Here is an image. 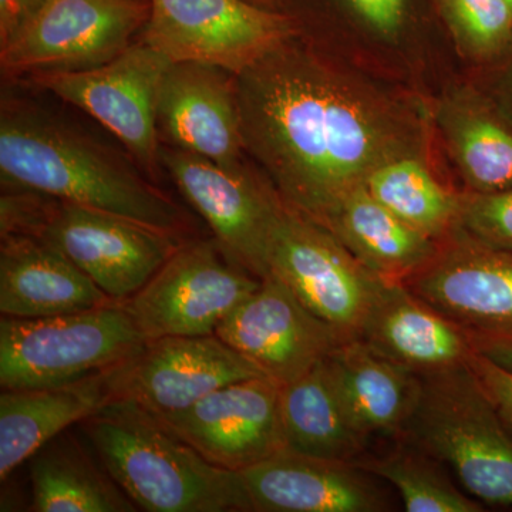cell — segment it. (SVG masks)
I'll use <instances>...</instances> for the list:
<instances>
[{
    "label": "cell",
    "mask_w": 512,
    "mask_h": 512,
    "mask_svg": "<svg viewBox=\"0 0 512 512\" xmlns=\"http://www.w3.org/2000/svg\"><path fill=\"white\" fill-rule=\"evenodd\" d=\"M237 86L245 150L286 204L313 221L377 165L410 151L392 106L291 42L239 73Z\"/></svg>",
    "instance_id": "cell-1"
},
{
    "label": "cell",
    "mask_w": 512,
    "mask_h": 512,
    "mask_svg": "<svg viewBox=\"0 0 512 512\" xmlns=\"http://www.w3.org/2000/svg\"><path fill=\"white\" fill-rule=\"evenodd\" d=\"M3 185L111 212L183 237L187 212L99 144L49 117L3 107L0 120Z\"/></svg>",
    "instance_id": "cell-2"
},
{
    "label": "cell",
    "mask_w": 512,
    "mask_h": 512,
    "mask_svg": "<svg viewBox=\"0 0 512 512\" xmlns=\"http://www.w3.org/2000/svg\"><path fill=\"white\" fill-rule=\"evenodd\" d=\"M80 427L99 463L140 510L251 511L239 473L205 460L140 404L113 400Z\"/></svg>",
    "instance_id": "cell-3"
},
{
    "label": "cell",
    "mask_w": 512,
    "mask_h": 512,
    "mask_svg": "<svg viewBox=\"0 0 512 512\" xmlns=\"http://www.w3.org/2000/svg\"><path fill=\"white\" fill-rule=\"evenodd\" d=\"M399 439L447 464L480 503L512 507V433L470 363L421 376Z\"/></svg>",
    "instance_id": "cell-4"
},
{
    "label": "cell",
    "mask_w": 512,
    "mask_h": 512,
    "mask_svg": "<svg viewBox=\"0 0 512 512\" xmlns=\"http://www.w3.org/2000/svg\"><path fill=\"white\" fill-rule=\"evenodd\" d=\"M123 303L90 311L0 320L2 390L59 386L127 362L146 345Z\"/></svg>",
    "instance_id": "cell-5"
},
{
    "label": "cell",
    "mask_w": 512,
    "mask_h": 512,
    "mask_svg": "<svg viewBox=\"0 0 512 512\" xmlns=\"http://www.w3.org/2000/svg\"><path fill=\"white\" fill-rule=\"evenodd\" d=\"M18 235L52 245L114 302L136 295L183 242L120 215L39 192L30 194Z\"/></svg>",
    "instance_id": "cell-6"
},
{
    "label": "cell",
    "mask_w": 512,
    "mask_h": 512,
    "mask_svg": "<svg viewBox=\"0 0 512 512\" xmlns=\"http://www.w3.org/2000/svg\"><path fill=\"white\" fill-rule=\"evenodd\" d=\"M268 268L269 275L346 339L360 338L386 284L328 228L288 204L272 235Z\"/></svg>",
    "instance_id": "cell-7"
},
{
    "label": "cell",
    "mask_w": 512,
    "mask_h": 512,
    "mask_svg": "<svg viewBox=\"0 0 512 512\" xmlns=\"http://www.w3.org/2000/svg\"><path fill=\"white\" fill-rule=\"evenodd\" d=\"M262 284L217 241H183L156 275L123 303L147 340L214 335Z\"/></svg>",
    "instance_id": "cell-8"
},
{
    "label": "cell",
    "mask_w": 512,
    "mask_h": 512,
    "mask_svg": "<svg viewBox=\"0 0 512 512\" xmlns=\"http://www.w3.org/2000/svg\"><path fill=\"white\" fill-rule=\"evenodd\" d=\"M293 32L291 19L248 0H150L141 42L171 63L211 64L238 76Z\"/></svg>",
    "instance_id": "cell-9"
},
{
    "label": "cell",
    "mask_w": 512,
    "mask_h": 512,
    "mask_svg": "<svg viewBox=\"0 0 512 512\" xmlns=\"http://www.w3.org/2000/svg\"><path fill=\"white\" fill-rule=\"evenodd\" d=\"M160 163L229 259L268 278L269 247L286 205L276 188L244 165L224 167L178 148H160Z\"/></svg>",
    "instance_id": "cell-10"
},
{
    "label": "cell",
    "mask_w": 512,
    "mask_h": 512,
    "mask_svg": "<svg viewBox=\"0 0 512 512\" xmlns=\"http://www.w3.org/2000/svg\"><path fill=\"white\" fill-rule=\"evenodd\" d=\"M170 60L144 42L110 62L33 74V83L79 107L110 130L148 173L160 163L157 99Z\"/></svg>",
    "instance_id": "cell-11"
},
{
    "label": "cell",
    "mask_w": 512,
    "mask_h": 512,
    "mask_svg": "<svg viewBox=\"0 0 512 512\" xmlns=\"http://www.w3.org/2000/svg\"><path fill=\"white\" fill-rule=\"evenodd\" d=\"M144 0H47L28 25L3 47L8 74L92 69L113 60L146 26Z\"/></svg>",
    "instance_id": "cell-12"
},
{
    "label": "cell",
    "mask_w": 512,
    "mask_h": 512,
    "mask_svg": "<svg viewBox=\"0 0 512 512\" xmlns=\"http://www.w3.org/2000/svg\"><path fill=\"white\" fill-rule=\"evenodd\" d=\"M157 417L205 460L235 473L286 448L281 386L266 376L228 384L181 412Z\"/></svg>",
    "instance_id": "cell-13"
},
{
    "label": "cell",
    "mask_w": 512,
    "mask_h": 512,
    "mask_svg": "<svg viewBox=\"0 0 512 512\" xmlns=\"http://www.w3.org/2000/svg\"><path fill=\"white\" fill-rule=\"evenodd\" d=\"M215 335L279 386L305 375L349 340L272 275L222 320Z\"/></svg>",
    "instance_id": "cell-14"
},
{
    "label": "cell",
    "mask_w": 512,
    "mask_h": 512,
    "mask_svg": "<svg viewBox=\"0 0 512 512\" xmlns=\"http://www.w3.org/2000/svg\"><path fill=\"white\" fill-rule=\"evenodd\" d=\"M265 376L217 335L147 340L117 373V399L140 404L156 416L187 409L221 387Z\"/></svg>",
    "instance_id": "cell-15"
},
{
    "label": "cell",
    "mask_w": 512,
    "mask_h": 512,
    "mask_svg": "<svg viewBox=\"0 0 512 512\" xmlns=\"http://www.w3.org/2000/svg\"><path fill=\"white\" fill-rule=\"evenodd\" d=\"M403 285L470 332H512V252L461 229Z\"/></svg>",
    "instance_id": "cell-16"
},
{
    "label": "cell",
    "mask_w": 512,
    "mask_h": 512,
    "mask_svg": "<svg viewBox=\"0 0 512 512\" xmlns=\"http://www.w3.org/2000/svg\"><path fill=\"white\" fill-rule=\"evenodd\" d=\"M157 130L165 146L224 167L242 165L237 76L211 64L171 63L158 92Z\"/></svg>",
    "instance_id": "cell-17"
},
{
    "label": "cell",
    "mask_w": 512,
    "mask_h": 512,
    "mask_svg": "<svg viewBox=\"0 0 512 512\" xmlns=\"http://www.w3.org/2000/svg\"><path fill=\"white\" fill-rule=\"evenodd\" d=\"M258 512H380L390 503L373 474L352 461L284 448L239 473Z\"/></svg>",
    "instance_id": "cell-18"
},
{
    "label": "cell",
    "mask_w": 512,
    "mask_h": 512,
    "mask_svg": "<svg viewBox=\"0 0 512 512\" xmlns=\"http://www.w3.org/2000/svg\"><path fill=\"white\" fill-rule=\"evenodd\" d=\"M359 339L420 376L466 366L476 355L466 328L393 282L383 285Z\"/></svg>",
    "instance_id": "cell-19"
},
{
    "label": "cell",
    "mask_w": 512,
    "mask_h": 512,
    "mask_svg": "<svg viewBox=\"0 0 512 512\" xmlns=\"http://www.w3.org/2000/svg\"><path fill=\"white\" fill-rule=\"evenodd\" d=\"M119 367L59 386L2 390L0 480L5 483L50 440L116 400Z\"/></svg>",
    "instance_id": "cell-20"
},
{
    "label": "cell",
    "mask_w": 512,
    "mask_h": 512,
    "mask_svg": "<svg viewBox=\"0 0 512 512\" xmlns=\"http://www.w3.org/2000/svg\"><path fill=\"white\" fill-rule=\"evenodd\" d=\"M114 303L82 269L42 239L8 235L0 247V313L49 318Z\"/></svg>",
    "instance_id": "cell-21"
},
{
    "label": "cell",
    "mask_w": 512,
    "mask_h": 512,
    "mask_svg": "<svg viewBox=\"0 0 512 512\" xmlns=\"http://www.w3.org/2000/svg\"><path fill=\"white\" fill-rule=\"evenodd\" d=\"M325 363L357 429L369 439L402 436L419 400L420 375L362 339L346 340Z\"/></svg>",
    "instance_id": "cell-22"
},
{
    "label": "cell",
    "mask_w": 512,
    "mask_h": 512,
    "mask_svg": "<svg viewBox=\"0 0 512 512\" xmlns=\"http://www.w3.org/2000/svg\"><path fill=\"white\" fill-rule=\"evenodd\" d=\"M316 222L328 228L370 272L393 284H404L420 272L440 248V242L387 210L365 185L350 191Z\"/></svg>",
    "instance_id": "cell-23"
},
{
    "label": "cell",
    "mask_w": 512,
    "mask_h": 512,
    "mask_svg": "<svg viewBox=\"0 0 512 512\" xmlns=\"http://www.w3.org/2000/svg\"><path fill=\"white\" fill-rule=\"evenodd\" d=\"M35 512H134L137 505L96 463L73 434L63 431L30 457Z\"/></svg>",
    "instance_id": "cell-24"
},
{
    "label": "cell",
    "mask_w": 512,
    "mask_h": 512,
    "mask_svg": "<svg viewBox=\"0 0 512 512\" xmlns=\"http://www.w3.org/2000/svg\"><path fill=\"white\" fill-rule=\"evenodd\" d=\"M325 360L281 386L285 446L306 456L356 463L370 439L346 412Z\"/></svg>",
    "instance_id": "cell-25"
},
{
    "label": "cell",
    "mask_w": 512,
    "mask_h": 512,
    "mask_svg": "<svg viewBox=\"0 0 512 512\" xmlns=\"http://www.w3.org/2000/svg\"><path fill=\"white\" fill-rule=\"evenodd\" d=\"M451 157L474 192L512 188V126L474 99L447 101L439 113Z\"/></svg>",
    "instance_id": "cell-26"
},
{
    "label": "cell",
    "mask_w": 512,
    "mask_h": 512,
    "mask_svg": "<svg viewBox=\"0 0 512 512\" xmlns=\"http://www.w3.org/2000/svg\"><path fill=\"white\" fill-rule=\"evenodd\" d=\"M365 187L387 210L434 241H444L457 228L461 195L448 191L412 151L377 165Z\"/></svg>",
    "instance_id": "cell-27"
},
{
    "label": "cell",
    "mask_w": 512,
    "mask_h": 512,
    "mask_svg": "<svg viewBox=\"0 0 512 512\" xmlns=\"http://www.w3.org/2000/svg\"><path fill=\"white\" fill-rule=\"evenodd\" d=\"M375 477L396 487L409 512H481L484 504L468 497L443 473L440 461L404 440L382 457L356 461Z\"/></svg>",
    "instance_id": "cell-28"
},
{
    "label": "cell",
    "mask_w": 512,
    "mask_h": 512,
    "mask_svg": "<svg viewBox=\"0 0 512 512\" xmlns=\"http://www.w3.org/2000/svg\"><path fill=\"white\" fill-rule=\"evenodd\" d=\"M439 6L467 55L494 59L512 49V8L505 0H439Z\"/></svg>",
    "instance_id": "cell-29"
},
{
    "label": "cell",
    "mask_w": 512,
    "mask_h": 512,
    "mask_svg": "<svg viewBox=\"0 0 512 512\" xmlns=\"http://www.w3.org/2000/svg\"><path fill=\"white\" fill-rule=\"evenodd\" d=\"M457 228L490 247L512 252V188L461 195Z\"/></svg>",
    "instance_id": "cell-30"
},
{
    "label": "cell",
    "mask_w": 512,
    "mask_h": 512,
    "mask_svg": "<svg viewBox=\"0 0 512 512\" xmlns=\"http://www.w3.org/2000/svg\"><path fill=\"white\" fill-rule=\"evenodd\" d=\"M367 26L382 36L399 33L406 15L407 0H343Z\"/></svg>",
    "instance_id": "cell-31"
},
{
    "label": "cell",
    "mask_w": 512,
    "mask_h": 512,
    "mask_svg": "<svg viewBox=\"0 0 512 512\" xmlns=\"http://www.w3.org/2000/svg\"><path fill=\"white\" fill-rule=\"evenodd\" d=\"M471 369L476 372L484 389L503 417L505 424L512 433V375L503 367L494 365L484 356L476 355L470 360Z\"/></svg>",
    "instance_id": "cell-32"
},
{
    "label": "cell",
    "mask_w": 512,
    "mask_h": 512,
    "mask_svg": "<svg viewBox=\"0 0 512 512\" xmlns=\"http://www.w3.org/2000/svg\"><path fill=\"white\" fill-rule=\"evenodd\" d=\"M47 0H0V47L8 45Z\"/></svg>",
    "instance_id": "cell-33"
},
{
    "label": "cell",
    "mask_w": 512,
    "mask_h": 512,
    "mask_svg": "<svg viewBox=\"0 0 512 512\" xmlns=\"http://www.w3.org/2000/svg\"><path fill=\"white\" fill-rule=\"evenodd\" d=\"M470 335L478 355L512 375V332H470Z\"/></svg>",
    "instance_id": "cell-34"
},
{
    "label": "cell",
    "mask_w": 512,
    "mask_h": 512,
    "mask_svg": "<svg viewBox=\"0 0 512 512\" xmlns=\"http://www.w3.org/2000/svg\"><path fill=\"white\" fill-rule=\"evenodd\" d=\"M248 2L255 3V5L262 6V8H265V6L268 5H275V3L279 2V0H248Z\"/></svg>",
    "instance_id": "cell-35"
},
{
    "label": "cell",
    "mask_w": 512,
    "mask_h": 512,
    "mask_svg": "<svg viewBox=\"0 0 512 512\" xmlns=\"http://www.w3.org/2000/svg\"><path fill=\"white\" fill-rule=\"evenodd\" d=\"M505 2H507V3H508V5H510V6H511V8H512V0H505Z\"/></svg>",
    "instance_id": "cell-36"
},
{
    "label": "cell",
    "mask_w": 512,
    "mask_h": 512,
    "mask_svg": "<svg viewBox=\"0 0 512 512\" xmlns=\"http://www.w3.org/2000/svg\"><path fill=\"white\" fill-rule=\"evenodd\" d=\"M511 82H512V80H511Z\"/></svg>",
    "instance_id": "cell-37"
}]
</instances>
